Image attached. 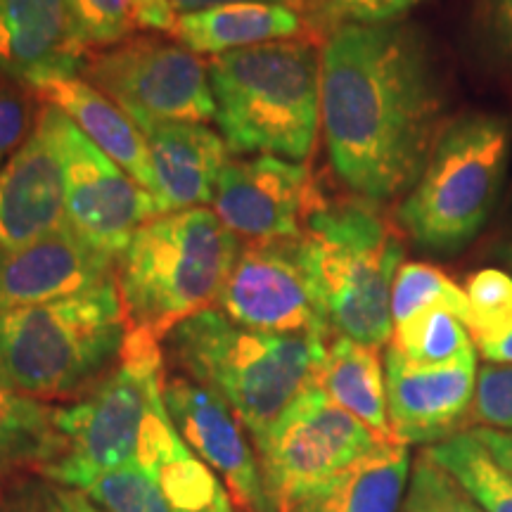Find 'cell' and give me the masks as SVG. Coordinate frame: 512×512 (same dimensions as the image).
<instances>
[{
    "label": "cell",
    "mask_w": 512,
    "mask_h": 512,
    "mask_svg": "<svg viewBox=\"0 0 512 512\" xmlns=\"http://www.w3.org/2000/svg\"><path fill=\"white\" fill-rule=\"evenodd\" d=\"M446 91L413 24H339L320 46V128L330 164L358 200L413 188L446 128Z\"/></svg>",
    "instance_id": "obj_1"
},
{
    "label": "cell",
    "mask_w": 512,
    "mask_h": 512,
    "mask_svg": "<svg viewBox=\"0 0 512 512\" xmlns=\"http://www.w3.org/2000/svg\"><path fill=\"white\" fill-rule=\"evenodd\" d=\"M162 339L128 330L119 361L69 406H57L67 451L38 475L64 484L79 472L159 467L188 448L164 403Z\"/></svg>",
    "instance_id": "obj_2"
},
{
    "label": "cell",
    "mask_w": 512,
    "mask_h": 512,
    "mask_svg": "<svg viewBox=\"0 0 512 512\" xmlns=\"http://www.w3.org/2000/svg\"><path fill=\"white\" fill-rule=\"evenodd\" d=\"M330 339L242 328L219 309H204L164 337L181 373L214 392L261 439L316 377Z\"/></svg>",
    "instance_id": "obj_3"
},
{
    "label": "cell",
    "mask_w": 512,
    "mask_h": 512,
    "mask_svg": "<svg viewBox=\"0 0 512 512\" xmlns=\"http://www.w3.org/2000/svg\"><path fill=\"white\" fill-rule=\"evenodd\" d=\"M216 124L230 152L304 162L320 128V48L309 38L264 43L207 62Z\"/></svg>",
    "instance_id": "obj_4"
},
{
    "label": "cell",
    "mask_w": 512,
    "mask_h": 512,
    "mask_svg": "<svg viewBox=\"0 0 512 512\" xmlns=\"http://www.w3.org/2000/svg\"><path fill=\"white\" fill-rule=\"evenodd\" d=\"M238 254V235L211 209L147 221L119 254L114 271L128 330L164 342L178 323L216 304Z\"/></svg>",
    "instance_id": "obj_5"
},
{
    "label": "cell",
    "mask_w": 512,
    "mask_h": 512,
    "mask_svg": "<svg viewBox=\"0 0 512 512\" xmlns=\"http://www.w3.org/2000/svg\"><path fill=\"white\" fill-rule=\"evenodd\" d=\"M128 320L117 280L55 302L0 311V366L38 401L81 399L119 361Z\"/></svg>",
    "instance_id": "obj_6"
},
{
    "label": "cell",
    "mask_w": 512,
    "mask_h": 512,
    "mask_svg": "<svg viewBox=\"0 0 512 512\" xmlns=\"http://www.w3.org/2000/svg\"><path fill=\"white\" fill-rule=\"evenodd\" d=\"M302 245L332 335L380 349L392 342V287L403 242L373 202H323Z\"/></svg>",
    "instance_id": "obj_7"
},
{
    "label": "cell",
    "mask_w": 512,
    "mask_h": 512,
    "mask_svg": "<svg viewBox=\"0 0 512 512\" xmlns=\"http://www.w3.org/2000/svg\"><path fill=\"white\" fill-rule=\"evenodd\" d=\"M512 124L501 114L451 119L396 211L408 238L430 252H458L486 226L508 174Z\"/></svg>",
    "instance_id": "obj_8"
},
{
    "label": "cell",
    "mask_w": 512,
    "mask_h": 512,
    "mask_svg": "<svg viewBox=\"0 0 512 512\" xmlns=\"http://www.w3.org/2000/svg\"><path fill=\"white\" fill-rule=\"evenodd\" d=\"M382 441L394 439L377 437L311 382L264 437L254 441L275 512H285L330 484Z\"/></svg>",
    "instance_id": "obj_9"
},
{
    "label": "cell",
    "mask_w": 512,
    "mask_h": 512,
    "mask_svg": "<svg viewBox=\"0 0 512 512\" xmlns=\"http://www.w3.org/2000/svg\"><path fill=\"white\" fill-rule=\"evenodd\" d=\"M83 79L119 105L133 121L216 119L207 62L162 38H131L95 50L83 64Z\"/></svg>",
    "instance_id": "obj_10"
},
{
    "label": "cell",
    "mask_w": 512,
    "mask_h": 512,
    "mask_svg": "<svg viewBox=\"0 0 512 512\" xmlns=\"http://www.w3.org/2000/svg\"><path fill=\"white\" fill-rule=\"evenodd\" d=\"M214 309L249 330L332 337L302 238L242 247Z\"/></svg>",
    "instance_id": "obj_11"
},
{
    "label": "cell",
    "mask_w": 512,
    "mask_h": 512,
    "mask_svg": "<svg viewBox=\"0 0 512 512\" xmlns=\"http://www.w3.org/2000/svg\"><path fill=\"white\" fill-rule=\"evenodd\" d=\"M67 178V226L100 252L119 259L140 226L157 219L155 197L57 110Z\"/></svg>",
    "instance_id": "obj_12"
},
{
    "label": "cell",
    "mask_w": 512,
    "mask_h": 512,
    "mask_svg": "<svg viewBox=\"0 0 512 512\" xmlns=\"http://www.w3.org/2000/svg\"><path fill=\"white\" fill-rule=\"evenodd\" d=\"M323 204L304 164L273 155L230 159L216 183L214 214L249 242L302 238L304 223Z\"/></svg>",
    "instance_id": "obj_13"
},
{
    "label": "cell",
    "mask_w": 512,
    "mask_h": 512,
    "mask_svg": "<svg viewBox=\"0 0 512 512\" xmlns=\"http://www.w3.org/2000/svg\"><path fill=\"white\" fill-rule=\"evenodd\" d=\"M164 403L178 434L221 479L235 508L275 512L256 448L226 401L190 377L171 375L164 382Z\"/></svg>",
    "instance_id": "obj_14"
},
{
    "label": "cell",
    "mask_w": 512,
    "mask_h": 512,
    "mask_svg": "<svg viewBox=\"0 0 512 512\" xmlns=\"http://www.w3.org/2000/svg\"><path fill=\"white\" fill-rule=\"evenodd\" d=\"M392 437L403 446H434L456 437L470 420L477 356L448 366H420L394 347L384 354Z\"/></svg>",
    "instance_id": "obj_15"
},
{
    "label": "cell",
    "mask_w": 512,
    "mask_h": 512,
    "mask_svg": "<svg viewBox=\"0 0 512 512\" xmlns=\"http://www.w3.org/2000/svg\"><path fill=\"white\" fill-rule=\"evenodd\" d=\"M67 226V178L57 110L43 105L36 128L0 169V247L29 245Z\"/></svg>",
    "instance_id": "obj_16"
},
{
    "label": "cell",
    "mask_w": 512,
    "mask_h": 512,
    "mask_svg": "<svg viewBox=\"0 0 512 512\" xmlns=\"http://www.w3.org/2000/svg\"><path fill=\"white\" fill-rule=\"evenodd\" d=\"M117 259L64 226L29 245L0 247V311L72 297L114 280Z\"/></svg>",
    "instance_id": "obj_17"
},
{
    "label": "cell",
    "mask_w": 512,
    "mask_h": 512,
    "mask_svg": "<svg viewBox=\"0 0 512 512\" xmlns=\"http://www.w3.org/2000/svg\"><path fill=\"white\" fill-rule=\"evenodd\" d=\"M88 55L69 0H0V79L29 88L69 79Z\"/></svg>",
    "instance_id": "obj_18"
},
{
    "label": "cell",
    "mask_w": 512,
    "mask_h": 512,
    "mask_svg": "<svg viewBox=\"0 0 512 512\" xmlns=\"http://www.w3.org/2000/svg\"><path fill=\"white\" fill-rule=\"evenodd\" d=\"M155 169L159 216L214 202L216 183L230 162L219 133L192 121H138Z\"/></svg>",
    "instance_id": "obj_19"
},
{
    "label": "cell",
    "mask_w": 512,
    "mask_h": 512,
    "mask_svg": "<svg viewBox=\"0 0 512 512\" xmlns=\"http://www.w3.org/2000/svg\"><path fill=\"white\" fill-rule=\"evenodd\" d=\"M34 93L41 105L55 107L74 121L83 136L155 197L157 181L147 140L136 121L119 105L79 76L41 83Z\"/></svg>",
    "instance_id": "obj_20"
},
{
    "label": "cell",
    "mask_w": 512,
    "mask_h": 512,
    "mask_svg": "<svg viewBox=\"0 0 512 512\" xmlns=\"http://www.w3.org/2000/svg\"><path fill=\"white\" fill-rule=\"evenodd\" d=\"M304 19L283 3H233L178 15L171 36L195 55H226L264 43L302 38Z\"/></svg>",
    "instance_id": "obj_21"
},
{
    "label": "cell",
    "mask_w": 512,
    "mask_h": 512,
    "mask_svg": "<svg viewBox=\"0 0 512 512\" xmlns=\"http://www.w3.org/2000/svg\"><path fill=\"white\" fill-rule=\"evenodd\" d=\"M411 479V453L399 441H382L347 472L320 486L285 512H399Z\"/></svg>",
    "instance_id": "obj_22"
},
{
    "label": "cell",
    "mask_w": 512,
    "mask_h": 512,
    "mask_svg": "<svg viewBox=\"0 0 512 512\" xmlns=\"http://www.w3.org/2000/svg\"><path fill=\"white\" fill-rule=\"evenodd\" d=\"M313 382L332 403L361 420L377 437L394 439L387 413L384 363L375 347L332 335Z\"/></svg>",
    "instance_id": "obj_23"
},
{
    "label": "cell",
    "mask_w": 512,
    "mask_h": 512,
    "mask_svg": "<svg viewBox=\"0 0 512 512\" xmlns=\"http://www.w3.org/2000/svg\"><path fill=\"white\" fill-rule=\"evenodd\" d=\"M57 406L24 394L0 366V484L38 472L67 451L57 430Z\"/></svg>",
    "instance_id": "obj_24"
},
{
    "label": "cell",
    "mask_w": 512,
    "mask_h": 512,
    "mask_svg": "<svg viewBox=\"0 0 512 512\" xmlns=\"http://www.w3.org/2000/svg\"><path fill=\"white\" fill-rule=\"evenodd\" d=\"M76 27L91 48H112L140 31H169L176 12L166 0H69Z\"/></svg>",
    "instance_id": "obj_25"
},
{
    "label": "cell",
    "mask_w": 512,
    "mask_h": 512,
    "mask_svg": "<svg viewBox=\"0 0 512 512\" xmlns=\"http://www.w3.org/2000/svg\"><path fill=\"white\" fill-rule=\"evenodd\" d=\"M425 451L463 486L482 512H512V477L470 430Z\"/></svg>",
    "instance_id": "obj_26"
},
{
    "label": "cell",
    "mask_w": 512,
    "mask_h": 512,
    "mask_svg": "<svg viewBox=\"0 0 512 512\" xmlns=\"http://www.w3.org/2000/svg\"><path fill=\"white\" fill-rule=\"evenodd\" d=\"M389 347L420 366H448L477 356L467 325L448 309H427L396 325Z\"/></svg>",
    "instance_id": "obj_27"
},
{
    "label": "cell",
    "mask_w": 512,
    "mask_h": 512,
    "mask_svg": "<svg viewBox=\"0 0 512 512\" xmlns=\"http://www.w3.org/2000/svg\"><path fill=\"white\" fill-rule=\"evenodd\" d=\"M427 309H448L456 313L463 323L470 316L465 290L453 283L441 268L420 264V261L401 264L392 287L394 328Z\"/></svg>",
    "instance_id": "obj_28"
},
{
    "label": "cell",
    "mask_w": 512,
    "mask_h": 512,
    "mask_svg": "<svg viewBox=\"0 0 512 512\" xmlns=\"http://www.w3.org/2000/svg\"><path fill=\"white\" fill-rule=\"evenodd\" d=\"M399 512H482L472 496L422 448Z\"/></svg>",
    "instance_id": "obj_29"
},
{
    "label": "cell",
    "mask_w": 512,
    "mask_h": 512,
    "mask_svg": "<svg viewBox=\"0 0 512 512\" xmlns=\"http://www.w3.org/2000/svg\"><path fill=\"white\" fill-rule=\"evenodd\" d=\"M0 512H105L83 491L27 472L0 484Z\"/></svg>",
    "instance_id": "obj_30"
},
{
    "label": "cell",
    "mask_w": 512,
    "mask_h": 512,
    "mask_svg": "<svg viewBox=\"0 0 512 512\" xmlns=\"http://www.w3.org/2000/svg\"><path fill=\"white\" fill-rule=\"evenodd\" d=\"M470 316L465 325L470 337L496 328L512 311V275L503 268H482L465 285Z\"/></svg>",
    "instance_id": "obj_31"
},
{
    "label": "cell",
    "mask_w": 512,
    "mask_h": 512,
    "mask_svg": "<svg viewBox=\"0 0 512 512\" xmlns=\"http://www.w3.org/2000/svg\"><path fill=\"white\" fill-rule=\"evenodd\" d=\"M34 88L24 83L0 79V169L34 133L38 114Z\"/></svg>",
    "instance_id": "obj_32"
},
{
    "label": "cell",
    "mask_w": 512,
    "mask_h": 512,
    "mask_svg": "<svg viewBox=\"0 0 512 512\" xmlns=\"http://www.w3.org/2000/svg\"><path fill=\"white\" fill-rule=\"evenodd\" d=\"M422 0H306V8L330 31L339 24H389L411 12Z\"/></svg>",
    "instance_id": "obj_33"
},
{
    "label": "cell",
    "mask_w": 512,
    "mask_h": 512,
    "mask_svg": "<svg viewBox=\"0 0 512 512\" xmlns=\"http://www.w3.org/2000/svg\"><path fill=\"white\" fill-rule=\"evenodd\" d=\"M470 422L494 430H512V366L489 363L479 370Z\"/></svg>",
    "instance_id": "obj_34"
},
{
    "label": "cell",
    "mask_w": 512,
    "mask_h": 512,
    "mask_svg": "<svg viewBox=\"0 0 512 512\" xmlns=\"http://www.w3.org/2000/svg\"><path fill=\"white\" fill-rule=\"evenodd\" d=\"M475 19L484 46L512 72V0H475Z\"/></svg>",
    "instance_id": "obj_35"
},
{
    "label": "cell",
    "mask_w": 512,
    "mask_h": 512,
    "mask_svg": "<svg viewBox=\"0 0 512 512\" xmlns=\"http://www.w3.org/2000/svg\"><path fill=\"white\" fill-rule=\"evenodd\" d=\"M472 342H475V349L489 363H496V366H512V311L496 325V328L472 337Z\"/></svg>",
    "instance_id": "obj_36"
},
{
    "label": "cell",
    "mask_w": 512,
    "mask_h": 512,
    "mask_svg": "<svg viewBox=\"0 0 512 512\" xmlns=\"http://www.w3.org/2000/svg\"><path fill=\"white\" fill-rule=\"evenodd\" d=\"M479 444L494 456L498 465L512 477V430H494V427H475L470 430Z\"/></svg>",
    "instance_id": "obj_37"
},
{
    "label": "cell",
    "mask_w": 512,
    "mask_h": 512,
    "mask_svg": "<svg viewBox=\"0 0 512 512\" xmlns=\"http://www.w3.org/2000/svg\"><path fill=\"white\" fill-rule=\"evenodd\" d=\"M176 15H192V12H202L209 8H219V5H233V3H283L297 10V5H304L306 0H166Z\"/></svg>",
    "instance_id": "obj_38"
},
{
    "label": "cell",
    "mask_w": 512,
    "mask_h": 512,
    "mask_svg": "<svg viewBox=\"0 0 512 512\" xmlns=\"http://www.w3.org/2000/svg\"><path fill=\"white\" fill-rule=\"evenodd\" d=\"M494 259L503 266V271L512 275V240H505L494 247Z\"/></svg>",
    "instance_id": "obj_39"
},
{
    "label": "cell",
    "mask_w": 512,
    "mask_h": 512,
    "mask_svg": "<svg viewBox=\"0 0 512 512\" xmlns=\"http://www.w3.org/2000/svg\"><path fill=\"white\" fill-rule=\"evenodd\" d=\"M505 226L512 233V190H510V197H508V214H505Z\"/></svg>",
    "instance_id": "obj_40"
}]
</instances>
